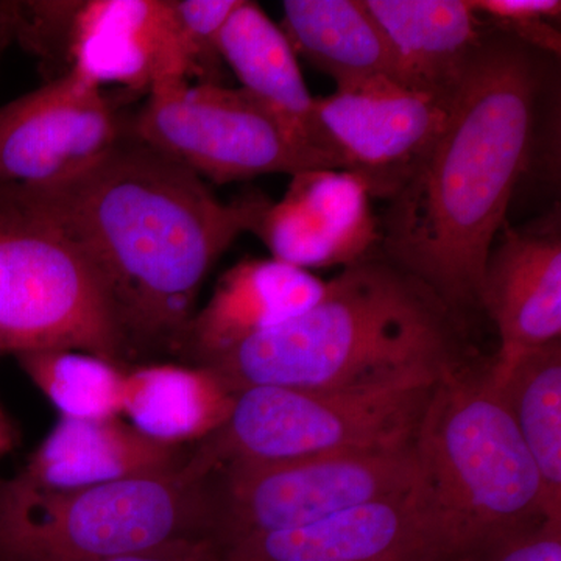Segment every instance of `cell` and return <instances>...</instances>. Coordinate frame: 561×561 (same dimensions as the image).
<instances>
[{
	"mask_svg": "<svg viewBox=\"0 0 561 561\" xmlns=\"http://www.w3.org/2000/svg\"><path fill=\"white\" fill-rule=\"evenodd\" d=\"M11 187L90 262L130 357L180 353L206 275L239 236L256 232L272 203L257 192L221 202L131 133L69 183Z\"/></svg>",
	"mask_w": 561,
	"mask_h": 561,
	"instance_id": "6da1fadb",
	"label": "cell"
},
{
	"mask_svg": "<svg viewBox=\"0 0 561 561\" xmlns=\"http://www.w3.org/2000/svg\"><path fill=\"white\" fill-rule=\"evenodd\" d=\"M540 81L530 47L490 33L440 135L387 198L389 262L446 311L479 308L486 257L530 160Z\"/></svg>",
	"mask_w": 561,
	"mask_h": 561,
	"instance_id": "7a4b0ae2",
	"label": "cell"
},
{
	"mask_svg": "<svg viewBox=\"0 0 561 561\" xmlns=\"http://www.w3.org/2000/svg\"><path fill=\"white\" fill-rule=\"evenodd\" d=\"M446 312L397 265L367 257L327 280L308 311L202 365L234 393L432 386L456 360Z\"/></svg>",
	"mask_w": 561,
	"mask_h": 561,
	"instance_id": "3957f363",
	"label": "cell"
},
{
	"mask_svg": "<svg viewBox=\"0 0 561 561\" xmlns=\"http://www.w3.org/2000/svg\"><path fill=\"white\" fill-rule=\"evenodd\" d=\"M413 448L424 505L453 560L548 518L540 476L486 370L454 360L443 371Z\"/></svg>",
	"mask_w": 561,
	"mask_h": 561,
	"instance_id": "277c9868",
	"label": "cell"
},
{
	"mask_svg": "<svg viewBox=\"0 0 561 561\" xmlns=\"http://www.w3.org/2000/svg\"><path fill=\"white\" fill-rule=\"evenodd\" d=\"M213 531L210 478L184 463L76 491L0 482V561H103Z\"/></svg>",
	"mask_w": 561,
	"mask_h": 561,
	"instance_id": "5b68a950",
	"label": "cell"
},
{
	"mask_svg": "<svg viewBox=\"0 0 561 561\" xmlns=\"http://www.w3.org/2000/svg\"><path fill=\"white\" fill-rule=\"evenodd\" d=\"M432 386L379 389L250 387L184 467L202 479L232 461H279L412 446Z\"/></svg>",
	"mask_w": 561,
	"mask_h": 561,
	"instance_id": "8992f818",
	"label": "cell"
},
{
	"mask_svg": "<svg viewBox=\"0 0 561 561\" xmlns=\"http://www.w3.org/2000/svg\"><path fill=\"white\" fill-rule=\"evenodd\" d=\"M76 350L130 365L108 295L83 253L0 184V357Z\"/></svg>",
	"mask_w": 561,
	"mask_h": 561,
	"instance_id": "52a82bcc",
	"label": "cell"
},
{
	"mask_svg": "<svg viewBox=\"0 0 561 561\" xmlns=\"http://www.w3.org/2000/svg\"><path fill=\"white\" fill-rule=\"evenodd\" d=\"M210 485L214 538L221 548L243 538L301 529L337 513L415 489V448L323 454L279 461H232Z\"/></svg>",
	"mask_w": 561,
	"mask_h": 561,
	"instance_id": "ba28073f",
	"label": "cell"
},
{
	"mask_svg": "<svg viewBox=\"0 0 561 561\" xmlns=\"http://www.w3.org/2000/svg\"><path fill=\"white\" fill-rule=\"evenodd\" d=\"M131 135L225 184L267 173L342 169L242 88L173 83L153 88Z\"/></svg>",
	"mask_w": 561,
	"mask_h": 561,
	"instance_id": "9c48e42d",
	"label": "cell"
},
{
	"mask_svg": "<svg viewBox=\"0 0 561 561\" xmlns=\"http://www.w3.org/2000/svg\"><path fill=\"white\" fill-rule=\"evenodd\" d=\"M124 135L103 88L69 69L0 106V184L47 190L69 183Z\"/></svg>",
	"mask_w": 561,
	"mask_h": 561,
	"instance_id": "30bf717a",
	"label": "cell"
},
{
	"mask_svg": "<svg viewBox=\"0 0 561 561\" xmlns=\"http://www.w3.org/2000/svg\"><path fill=\"white\" fill-rule=\"evenodd\" d=\"M451 99L378 76L317 98V114L345 171L359 175L371 197L390 198L440 135Z\"/></svg>",
	"mask_w": 561,
	"mask_h": 561,
	"instance_id": "8fae6325",
	"label": "cell"
},
{
	"mask_svg": "<svg viewBox=\"0 0 561 561\" xmlns=\"http://www.w3.org/2000/svg\"><path fill=\"white\" fill-rule=\"evenodd\" d=\"M371 194L359 175L312 169L291 175L279 202L262 214L254 234L273 260L302 271L357 264L382 241Z\"/></svg>",
	"mask_w": 561,
	"mask_h": 561,
	"instance_id": "7c38bea8",
	"label": "cell"
},
{
	"mask_svg": "<svg viewBox=\"0 0 561 561\" xmlns=\"http://www.w3.org/2000/svg\"><path fill=\"white\" fill-rule=\"evenodd\" d=\"M227 561H451L415 489L301 529L224 546Z\"/></svg>",
	"mask_w": 561,
	"mask_h": 561,
	"instance_id": "4fadbf2b",
	"label": "cell"
},
{
	"mask_svg": "<svg viewBox=\"0 0 561 561\" xmlns=\"http://www.w3.org/2000/svg\"><path fill=\"white\" fill-rule=\"evenodd\" d=\"M68 25L70 69L98 87L121 84L150 92L165 84L191 83L173 2H73Z\"/></svg>",
	"mask_w": 561,
	"mask_h": 561,
	"instance_id": "5bb4252c",
	"label": "cell"
},
{
	"mask_svg": "<svg viewBox=\"0 0 561 561\" xmlns=\"http://www.w3.org/2000/svg\"><path fill=\"white\" fill-rule=\"evenodd\" d=\"M483 267L479 306L496 324L500 376L526 351L561 337V232L552 216L526 228L502 227Z\"/></svg>",
	"mask_w": 561,
	"mask_h": 561,
	"instance_id": "9a60e30c",
	"label": "cell"
},
{
	"mask_svg": "<svg viewBox=\"0 0 561 561\" xmlns=\"http://www.w3.org/2000/svg\"><path fill=\"white\" fill-rule=\"evenodd\" d=\"M327 283L278 260H245L232 265L194 313L180 356L192 365L220 356L254 335L308 311Z\"/></svg>",
	"mask_w": 561,
	"mask_h": 561,
	"instance_id": "2e32d148",
	"label": "cell"
},
{
	"mask_svg": "<svg viewBox=\"0 0 561 561\" xmlns=\"http://www.w3.org/2000/svg\"><path fill=\"white\" fill-rule=\"evenodd\" d=\"M186 459L183 448L151 440L121 416H60L14 479L41 491H76L175 470Z\"/></svg>",
	"mask_w": 561,
	"mask_h": 561,
	"instance_id": "e0dca14e",
	"label": "cell"
},
{
	"mask_svg": "<svg viewBox=\"0 0 561 561\" xmlns=\"http://www.w3.org/2000/svg\"><path fill=\"white\" fill-rule=\"evenodd\" d=\"M389 41L394 80L451 99L486 36L470 0H364Z\"/></svg>",
	"mask_w": 561,
	"mask_h": 561,
	"instance_id": "ac0fdd59",
	"label": "cell"
},
{
	"mask_svg": "<svg viewBox=\"0 0 561 561\" xmlns=\"http://www.w3.org/2000/svg\"><path fill=\"white\" fill-rule=\"evenodd\" d=\"M217 49L243 91L264 103L313 147L335 158L345 171L341 153L321 127L317 98L306 87L294 47L257 3L239 2L221 28Z\"/></svg>",
	"mask_w": 561,
	"mask_h": 561,
	"instance_id": "d6986e66",
	"label": "cell"
},
{
	"mask_svg": "<svg viewBox=\"0 0 561 561\" xmlns=\"http://www.w3.org/2000/svg\"><path fill=\"white\" fill-rule=\"evenodd\" d=\"M234 400L227 382L203 365H130L122 416L151 440L183 448L219 431Z\"/></svg>",
	"mask_w": 561,
	"mask_h": 561,
	"instance_id": "ffe728a7",
	"label": "cell"
},
{
	"mask_svg": "<svg viewBox=\"0 0 561 561\" xmlns=\"http://www.w3.org/2000/svg\"><path fill=\"white\" fill-rule=\"evenodd\" d=\"M279 25L295 54L339 87L371 77L394 80L389 41L364 0H286Z\"/></svg>",
	"mask_w": 561,
	"mask_h": 561,
	"instance_id": "44dd1931",
	"label": "cell"
},
{
	"mask_svg": "<svg viewBox=\"0 0 561 561\" xmlns=\"http://www.w3.org/2000/svg\"><path fill=\"white\" fill-rule=\"evenodd\" d=\"M486 376L540 476L546 516L561 522L560 341L526 351L502 375Z\"/></svg>",
	"mask_w": 561,
	"mask_h": 561,
	"instance_id": "7402d4cb",
	"label": "cell"
},
{
	"mask_svg": "<svg viewBox=\"0 0 561 561\" xmlns=\"http://www.w3.org/2000/svg\"><path fill=\"white\" fill-rule=\"evenodd\" d=\"M33 386L65 419L122 416L127 368L94 354L49 350L16 357Z\"/></svg>",
	"mask_w": 561,
	"mask_h": 561,
	"instance_id": "603a6c76",
	"label": "cell"
},
{
	"mask_svg": "<svg viewBox=\"0 0 561 561\" xmlns=\"http://www.w3.org/2000/svg\"><path fill=\"white\" fill-rule=\"evenodd\" d=\"M479 16L489 18L491 24L511 38L530 49L560 54L561 35L552 21L559 20V0H470Z\"/></svg>",
	"mask_w": 561,
	"mask_h": 561,
	"instance_id": "cb8c5ba5",
	"label": "cell"
},
{
	"mask_svg": "<svg viewBox=\"0 0 561 561\" xmlns=\"http://www.w3.org/2000/svg\"><path fill=\"white\" fill-rule=\"evenodd\" d=\"M241 0H180L173 2L176 24L192 77L203 79L201 83H216L213 80L216 61L219 60L217 41L225 22Z\"/></svg>",
	"mask_w": 561,
	"mask_h": 561,
	"instance_id": "d4e9b609",
	"label": "cell"
},
{
	"mask_svg": "<svg viewBox=\"0 0 561 561\" xmlns=\"http://www.w3.org/2000/svg\"><path fill=\"white\" fill-rule=\"evenodd\" d=\"M461 561H561V522L540 519L482 546Z\"/></svg>",
	"mask_w": 561,
	"mask_h": 561,
	"instance_id": "484cf974",
	"label": "cell"
},
{
	"mask_svg": "<svg viewBox=\"0 0 561 561\" xmlns=\"http://www.w3.org/2000/svg\"><path fill=\"white\" fill-rule=\"evenodd\" d=\"M103 561H227L224 549L214 537L184 538L146 549V551L127 553Z\"/></svg>",
	"mask_w": 561,
	"mask_h": 561,
	"instance_id": "4316f807",
	"label": "cell"
},
{
	"mask_svg": "<svg viewBox=\"0 0 561 561\" xmlns=\"http://www.w3.org/2000/svg\"><path fill=\"white\" fill-rule=\"evenodd\" d=\"M18 445H20V431L0 404V463L18 448Z\"/></svg>",
	"mask_w": 561,
	"mask_h": 561,
	"instance_id": "83f0119b",
	"label": "cell"
},
{
	"mask_svg": "<svg viewBox=\"0 0 561 561\" xmlns=\"http://www.w3.org/2000/svg\"><path fill=\"white\" fill-rule=\"evenodd\" d=\"M11 43H13V25H11L9 3H0V61Z\"/></svg>",
	"mask_w": 561,
	"mask_h": 561,
	"instance_id": "f1b7e54d",
	"label": "cell"
}]
</instances>
